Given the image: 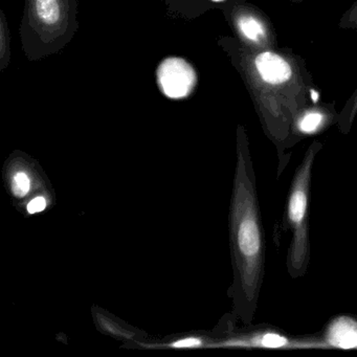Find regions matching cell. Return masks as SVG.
<instances>
[{"mask_svg": "<svg viewBox=\"0 0 357 357\" xmlns=\"http://www.w3.org/2000/svg\"><path fill=\"white\" fill-rule=\"evenodd\" d=\"M217 45L243 81L264 135L277 149L280 175L289 162L288 150L300 142L292 132L294 116L314 89L306 60L289 47L254 50L234 36L218 37Z\"/></svg>", "mask_w": 357, "mask_h": 357, "instance_id": "obj_1", "label": "cell"}, {"mask_svg": "<svg viewBox=\"0 0 357 357\" xmlns=\"http://www.w3.org/2000/svg\"><path fill=\"white\" fill-rule=\"evenodd\" d=\"M236 162L229 206V240L234 281L229 290L233 312L242 323L256 314L264 278L265 239L250 141L243 125L236 130Z\"/></svg>", "mask_w": 357, "mask_h": 357, "instance_id": "obj_2", "label": "cell"}, {"mask_svg": "<svg viewBox=\"0 0 357 357\" xmlns=\"http://www.w3.org/2000/svg\"><path fill=\"white\" fill-rule=\"evenodd\" d=\"M78 30L77 0H24L20 35L29 61L60 53Z\"/></svg>", "mask_w": 357, "mask_h": 357, "instance_id": "obj_3", "label": "cell"}, {"mask_svg": "<svg viewBox=\"0 0 357 357\" xmlns=\"http://www.w3.org/2000/svg\"><path fill=\"white\" fill-rule=\"evenodd\" d=\"M321 142L311 143L302 162L294 173L287 200L286 216L288 219L291 242L287 255V269L290 277L300 278L306 273L310 260L309 243L308 206L311 174L315 156L321 151Z\"/></svg>", "mask_w": 357, "mask_h": 357, "instance_id": "obj_4", "label": "cell"}, {"mask_svg": "<svg viewBox=\"0 0 357 357\" xmlns=\"http://www.w3.org/2000/svg\"><path fill=\"white\" fill-rule=\"evenodd\" d=\"M234 37L254 50L279 47L275 24L263 10L252 3H239L222 10Z\"/></svg>", "mask_w": 357, "mask_h": 357, "instance_id": "obj_5", "label": "cell"}, {"mask_svg": "<svg viewBox=\"0 0 357 357\" xmlns=\"http://www.w3.org/2000/svg\"><path fill=\"white\" fill-rule=\"evenodd\" d=\"M155 80L162 96L181 101L193 95L198 85V74L185 58L169 56L158 63Z\"/></svg>", "mask_w": 357, "mask_h": 357, "instance_id": "obj_6", "label": "cell"}, {"mask_svg": "<svg viewBox=\"0 0 357 357\" xmlns=\"http://www.w3.org/2000/svg\"><path fill=\"white\" fill-rule=\"evenodd\" d=\"M338 116L335 102H309L294 116L292 132L300 141L306 135H319L337 124Z\"/></svg>", "mask_w": 357, "mask_h": 357, "instance_id": "obj_7", "label": "cell"}, {"mask_svg": "<svg viewBox=\"0 0 357 357\" xmlns=\"http://www.w3.org/2000/svg\"><path fill=\"white\" fill-rule=\"evenodd\" d=\"M248 0H164L167 12L187 20H194L212 10H225L235 3Z\"/></svg>", "mask_w": 357, "mask_h": 357, "instance_id": "obj_8", "label": "cell"}, {"mask_svg": "<svg viewBox=\"0 0 357 357\" xmlns=\"http://www.w3.org/2000/svg\"><path fill=\"white\" fill-rule=\"evenodd\" d=\"M328 340L330 344L340 348L348 349L357 347V325L350 319H338L330 326Z\"/></svg>", "mask_w": 357, "mask_h": 357, "instance_id": "obj_9", "label": "cell"}, {"mask_svg": "<svg viewBox=\"0 0 357 357\" xmlns=\"http://www.w3.org/2000/svg\"><path fill=\"white\" fill-rule=\"evenodd\" d=\"M11 55V33L9 24L5 12L0 10V72H5L9 68Z\"/></svg>", "mask_w": 357, "mask_h": 357, "instance_id": "obj_10", "label": "cell"}, {"mask_svg": "<svg viewBox=\"0 0 357 357\" xmlns=\"http://www.w3.org/2000/svg\"><path fill=\"white\" fill-rule=\"evenodd\" d=\"M357 116V83L354 91L347 100L338 116L337 126L342 135L350 132Z\"/></svg>", "mask_w": 357, "mask_h": 357, "instance_id": "obj_11", "label": "cell"}, {"mask_svg": "<svg viewBox=\"0 0 357 357\" xmlns=\"http://www.w3.org/2000/svg\"><path fill=\"white\" fill-rule=\"evenodd\" d=\"M10 189L14 197L22 199L29 195L32 189V179L26 171L18 170L10 178Z\"/></svg>", "mask_w": 357, "mask_h": 357, "instance_id": "obj_12", "label": "cell"}, {"mask_svg": "<svg viewBox=\"0 0 357 357\" xmlns=\"http://www.w3.org/2000/svg\"><path fill=\"white\" fill-rule=\"evenodd\" d=\"M204 344H206V340L204 337L191 335L172 340L170 344H167V347L171 349H177V350L179 349H199L206 346Z\"/></svg>", "mask_w": 357, "mask_h": 357, "instance_id": "obj_13", "label": "cell"}, {"mask_svg": "<svg viewBox=\"0 0 357 357\" xmlns=\"http://www.w3.org/2000/svg\"><path fill=\"white\" fill-rule=\"evenodd\" d=\"M338 26L342 30H351L357 32V0L350 8L344 11L338 22Z\"/></svg>", "mask_w": 357, "mask_h": 357, "instance_id": "obj_14", "label": "cell"}, {"mask_svg": "<svg viewBox=\"0 0 357 357\" xmlns=\"http://www.w3.org/2000/svg\"><path fill=\"white\" fill-rule=\"evenodd\" d=\"M252 346L259 347H273V348H279V347H284L287 342L286 338L283 336L278 335L275 333H267L265 335L259 336V337L252 338Z\"/></svg>", "mask_w": 357, "mask_h": 357, "instance_id": "obj_15", "label": "cell"}, {"mask_svg": "<svg viewBox=\"0 0 357 357\" xmlns=\"http://www.w3.org/2000/svg\"><path fill=\"white\" fill-rule=\"evenodd\" d=\"M47 202L45 197H43V196H36V197L33 198L26 204V211H28L29 214L34 215L37 214V213L43 212V211L47 208Z\"/></svg>", "mask_w": 357, "mask_h": 357, "instance_id": "obj_16", "label": "cell"}, {"mask_svg": "<svg viewBox=\"0 0 357 357\" xmlns=\"http://www.w3.org/2000/svg\"><path fill=\"white\" fill-rule=\"evenodd\" d=\"M303 1H304V0H291V3H303Z\"/></svg>", "mask_w": 357, "mask_h": 357, "instance_id": "obj_17", "label": "cell"}]
</instances>
